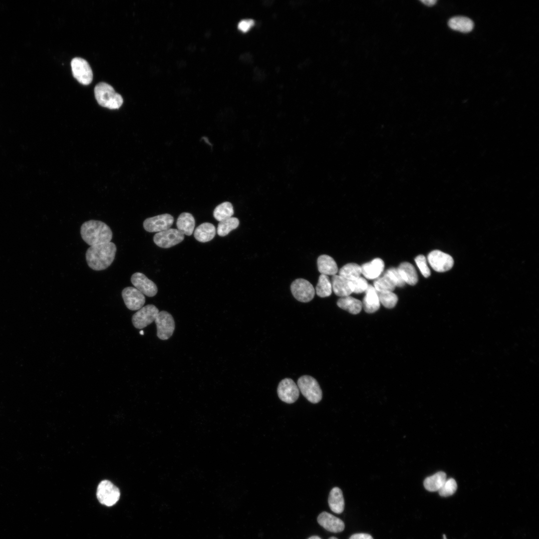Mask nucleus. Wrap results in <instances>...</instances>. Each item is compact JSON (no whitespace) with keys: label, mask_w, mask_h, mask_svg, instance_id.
<instances>
[{"label":"nucleus","mask_w":539,"mask_h":539,"mask_svg":"<svg viewBox=\"0 0 539 539\" xmlns=\"http://www.w3.org/2000/svg\"><path fill=\"white\" fill-rule=\"evenodd\" d=\"M184 239L183 234L178 229L172 228L157 233L153 237L154 243L162 248L173 247L182 242Z\"/></svg>","instance_id":"8"},{"label":"nucleus","mask_w":539,"mask_h":539,"mask_svg":"<svg viewBox=\"0 0 539 539\" xmlns=\"http://www.w3.org/2000/svg\"><path fill=\"white\" fill-rule=\"evenodd\" d=\"M384 275L387 276L395 286L403 287L405 284L397 269L393 268L389 269L385 272Z\"/></svg>","instance_id":"36"},{"label":"nucleus","mask_w":539,"mask_h":539,"mask_svg":"<svg viewBox=\"0 0 539 539\" xmlns=\"http://www.w3.org/2000/svg\"><path fill=\"white\" fill-rule=\"evenodd\" d=\"M216 234V228L213 224L204 223L196 228L194 236L198 241L206 243L211 241L215 237Z\"/></svg>","instance_id":"20"},{"label":"nucleus","mask_w":539,"mask_h":539,"mask_svg":"<svg viewBox=\"0 0 539 539\" xmlns=\"http://www.w3.org/2000/svg\"><path fill=\"white\" fill-rule=\"evenodd\" d=\"M144 331H143V330H141V331H140V334H141V335H143V334H144Z\"/></svg>","instance_id":"43"},{"label":"nucleus","mask_w":539,"mask_h":539,"mask_svg":"<svg viewBox=\"0 0 539 539\" xmlns=\"http://www.w3.org/2000/svg\"><path fill=\"white\" fill-rule=\"evenodd\" d=\"M365 295L362 302V307L365 311L368 313L375 312L380 307V301L377 291L374 286L368 285L366 290Z\"/></svg>","instance_id":"18"},{"label":"nucleus","mask_w":539,"mask_h":539,"mask_svg":"<svg viewBox=\"0 0 539 539\" xmlns=\"http://www.w3.org/2000/svg\"><path fill=\"white\" fill-rule=\"evenodd\" d=\"M328 539H338L337 538H336V537H331L329 538Z\"/></svg>","instance_id":"42"},{"label":"nucleus","mask_w":539,"mask_h":539,"mask_svg":"<svg viewBox=\"0 0 539 539\" xmlns=\"http://www.w3.org/2000/svg\"><path fill=\"white\" fill-rule=\"evenodd\" d=\"M395 285L386 275L376 278L374 281V287L377 292L392 291Z\"/></svg>","instance_id":"33"},{"label":"nucleus","mask_w":539,"mask_h":539,"mask_svg":"<svg viewBox=\"0 0 539 539\" xmlns=\"http://www.w3.org/2000/svg\"><path fill=\"white\" fill-rule=\"evenodd\" d=\"M380 303L386 308H392L396 305L398 297L392 291L377 292Z\"/></svg>","instance_id":"32"},{"label":"nucleus","mask_w":539,"mask_h":539,"mask_svg":"<svg viewBox=\"0 0 539 539\" xmlns=\"http://www.w3.org/2000/svg\"><path fill=\"white\" fill-rule=\"evenodd\" d=\"M159 312L154 305L148 304L143 306L132 316L134 326L138 329L146 327L155 320Z\"/></svg>","instance_id":"10"},{"label":"nucleus","mask_w":539,"mask_h":539,"mask_svg":"<svg viewBox=\"0 0 539 539\" xmlns=\"http://www.w3.org/2000/svg\"><path fill=\"white\" fill-rule=\"evenodd\" d=\"M384 268L383 261L380 258H376L361 266V273L367 279H376L382 273Z\"/></svg>","instance_id":"17"},{"label":"nucleus","mask_w":539,"mask_h":539,"mask_svg":"<svg viewBox=\"0 0 539 539\" xmlns=\"http://www.w3.org/2000/svg\"><path fill=\"white\" fill-rule=\"evenodd\" d=\"M448 23L451 29L462 32H469L474 27L473 21L468 17L462 16L451 18Z\"/></svg>","instance_id":"25"},{"label":"nucleus","mask_w":539,"mask_h":539,"mask_svg":"<svg viewBox=\"0 0 539 539\" xmlns=\"http://www.w3.org/2000/svg\"><path fill=\"white\" fill-rule=\"evenodd\" d=\"M337 305L353 314L359 313L362 307L361 301L350 296L340 298L337 301Z\"/></svg>","instance_id":"26"},{"label":"nucleus","mask_w":539,"mask_h":539,"mask_svg":"<svg viewBox=\"0 0 539 539\" xmlns=\"http://www.w3.org/2000/svg\"><path fill=\"white\" fill-rule=\"evenodd\" d=\"M80 234L83 240L90 246L109 243L112 239L110 228L98 220L85 222L81 226Z\"/></svg>","instance_id":"2"},{"label":"nucleus","mask_w":539,"mask_h":539,"mask_svg":"<svg viewBox=\"0 0 539 539\" xmlns=\"http://www.w3.org/2000/svg\"><path fill=\"white\" fill-rule=\"evenodd\" d=\"M234 211L232 204L229 202H223L218 205L214 209L213 216L215 219L221 222L232 217Z\"/></svg>","instance_id":"28"},{"label":"nucleus","mask_w":539,"mask_h":539,"mask_svg":"<svg viewBox=\"0 0 539 539\" xmlns=\"http://www.w3.org/2000/svg\"><path fill=\"white\" fill-rule=\"evenodd\" d=\"M397 270L405 283L411 285L417 283L418 280V275L414 267L411 264L408 262L402 263Z\"/></svg>","instance_id":"24"},{"label":"nucleus","mask_w":539,"mask_h":539,"mask_svg":"<svg viewBox=\"0 0 539 539\" xmlns=\"http://www.w3.org/2000/svg\"><path fill=\"white\" fill-rule=\"evenodd\" d=\"M307 539H321L320 537H319L318 536H311V537H309Z\"/></svg>","instance_id":"41"},{"label":"nucleus","mask_w":539,"mask_h":539,"mask_svg":"<svg viewBox=\"0 0 539 539\" xmlns=\"http://www.w3.org/2000/svg\"><path fill=\"white\" fill-rule=\"evenodd\" d=\"M73 77L80 83L88 85L92 81L93 73L88 62L80 57H75L71 62Z\"/></svg>","instance_id":"7"},{"label":"nucleus","mask_w":539,"mask_h":539,"mask_svg":"<svg viewBox=\"0 0 539 539\" xmlns=\"http://www.w3.org/2000/svg\"><path fill=\"white\" fill-rule=\"evenodd\" d=\"M317 521L320 526L332 533L341 532L345 528L344 523L340 519L326 512L321 513Z\"/></svg>","instance_id":"16"},{"label":"nucleus","mask_w":539,"mask_h":539,"mask_svg":"<svg viewBox=\"0 0 539 539\" xmlns=\"http://www.w3.org/2000/svg\"><path fill=\"white\" fill-rule=\"evenodd\" d=\"M332 284L328 275L321 274L319 277L315 291L320 297L329 296L332 293Z\"/></svg>","instance_id":"29"},{"label":"nucleus","mask_w":539,"mask_h":539,"mask_svg":"<svg viewBox=\"0 0 539 539\" xmlns=\"http://www.w3.org/2000/svg\"><path fill=\"white\" fill-rule=\"evenodd\" d=\"M174 221L172 215L164 214L145 219L143 227L148 232L158 233L170 228Z\"/></svg>","instance_id":"12"},{"label":"nucleus","mask_w":539,"mask_h":539,"mask_svg":"<svg viewBox=\"0 0 539 539\" xmlns=\"http://www.w3.org/2000/svg\"><path fill=\"white\" fill-rule=\"evenodd\" d=\"M415 261L422 274L425 277H428L431 274V272L427 266L425 257L421 255H418L415 259Z\"/></svg>","instance_id":"37"},{"label":"nucleus","mask_w":539,"mask_h":539,"mask_svg":"<svg viewBox=\"0 0 539 539\" xmlns=\"http://www.w3.org/2000/svg\"><path fill=\"white\" fill-rule=\"evenodd\" d=\"M157 335L161 340H167L173 334L175 327L172 315L166 311H159L155 319Z\"/></svg>","instance_id":"6"},{"label":"nucleus","mask_w":539,"mask_h":539,"mask_svg":"<svg viewBox=\"0 0 539 539\" xmlns=\"http://www.w3.org/2000/svg\"><path fill=\"white\" fill-rule=\"evenodd\" d=\"M349 281L352 292L355 293H361L365 292L369 285L367 280L361 276L353 280H349Z\"/></svg>","instance_id":"35"},{"label":"nucleus","mask_w":539,"mask_h":539,"mask_svg":"<svg viewBox=\"0 0 539 539\" xmlns=\"http://www.w3.org/2000/svg\"><path fill=\"white\" fill-rule=\"evenodd\" d=\"M338 273L340 276L348 280H352L360 276L361 269L357 264L349 263L343 266Z\"/></svg>","instance_id":"30"},{"label":"nucleus","mask_w":539,"mask_h":539,"mask_svg":"<svg viewBox=\"0 0 539 539\" xmlns=\"http://www.w3.org/2000/svg\"><path fill=\"white\" fill-rule=\"evenodd\" d=\"M328 503L330 510L336 514H341L344 509V500L342 492L338 487H334L330 491Z\"/></svg>","instance_id":"22"},{"label":"nucleus","mask_w":539,"mask_h":539,"mask_svg":"<svg viewBox=\"0 0 539 539\" xmlns=\"http://www.w3.org/2000/svg\"><path fill=\"white\" fill-rule=\"evenodd\" d=\"M297 386L302 394L310 402L317 403L321 400V389L313 377L309 375L301 376L297 381Z\"/></svg>","instance_id":"4"},{"label":"nucleus","mask_w":539,"mask_h":539,"mask_svg":"<svg viewBox=\"0 0 539 539\" xmlns=\"http://www.w3.org/2000/svg\"><path fill=\"white\" fill-rule=\"evenodd\" d=\"M255 24V21L252 19H243L241 20L238 25V28L242 32H247Z\"/></svg>","instance_id":"38"},{"label":"nucleus","mask_w":539,"mask_h":539,"mask_svg":"<svg viewBox=\"0 0 539 539\" xmlns=\"http://www.w3.org/2000/svg\"><path fill=\"white\" fill-rule=\"evenodd\" d=\"M94 94L98 103L110 109L120 108L123 102L121 95L116 92L112 86L105 82L98 83L94 88Z\"/></svg>","instance_id":"3"},{"label":"nucleus","mask_w":539,"mask_h":539,"mask_svg":"<svg viewBox=\"0 0 539 539\" xmlns=\"http://www.w3.org/2000/svg\"><path fill=\"white\" fill-rule=\"evenodd\" d=\"M428 261L432 269L437 272L450 270L454 265L453 258L439 250L431 252L428 255Z\"/></svg>","instance_id":"11"},{"label":"nucleus","mask_w":539,"mask_h":539,"mask_svg":"<svg viewBox=\"0 0 539 539\" xmlns=\"http://www.w3.org/2000/svg\"><path fill=\"white\" fill-rule=\"evenodd\" d=\"M122 296L126 307L131 310L140 309L145 302L144 295L134 287L124 288L122 291Z\"/></svg>","instance_id":"14"},{"label":"nucleus","mask_w":539,"mask_h":539,"mask_svg":"<svg viewBox=\"0 0 539 539\" xmlns=\"http://www.w3.org/2000/svg\"><path fill=\"white\" fill-rule=\"evenodd\" d=\"M176 226L177 229L182 234L191 236L194 232L195 226L194 217L189 213H182L177 220Z\"/></svg>","instance_id":"23"},{"label":"nucleus","mask_w":539,"mask_h":539,"mask_svg":"<svg viewBox=\"0 0 539 539\" xmlns=\"http://www.w3.org/2000/svg\"><path fill=\"white\" fill-rule=\"evenodd\" d=\"M131 281L135 287L144 295L152 297L157 293L158 288L156 284L141 272L133 273L131 277Z\"/></svg>","instance_id":"15"},{"label":"nucleus","mask_w":539,"mask_h":539,"mask_svg":"<svg viewBox=\"0 0 539 539\" xmlns=\"http://www.w3.org/2000/svg\"><path fill=\"white\" fill-rule=\"evenodd\" d=\"M118 488L108 480L102 481L97 489V498L99 502L106 506L115 504L120 498Z\"/></svg>","instance_id":"5"},{"label":"nucleus","mask_w":539,"mask_h":539,"mask_svg":"<svg viewBox=\"0 0 539 539\" xmlns=\"http://www.w3.org/2000/svg\"><path fill=\"white\" fill-rule=\"evenodd\" d=\"M239 220L235 217H231L229 219L219 222L217 232L219 236L224 237L233 230L237 228L239 225Z\"/></svg>","instance_id":"31"},{"label":"nucleus","mask_w":539,"mask_h":539,"mask_svg":"<svg viewBox=\"0 0 539 539\" xmlns=\"http://www.w3.org/2000/svg\"><path fill=\"white\" fill-rule=\"evenodd\" d=\"M291 293L298 301L307 302L311 300L315 295V289L311 283L303 278L294 280L290 286Z\"/></svg>","instance_id":"9"},{"label":"nucleus","mask_w":539,"mask_h":539,"mask_svg":"<svg viewBox=\"0 0 539 539\" xmlns=\"http://www.w3.org/2000/svg\"><path fill=\"white\" fill-rule=\"evenodd\" d=\"M457 488V485L456 481L453 478H450L446 479L438 492L441 496L446 497L454 494Z\"/></svg>","instance_id":"34"},{"label":"nucleus","mask_w":539,"mask_h":539,"mask_svg":"<svg viewBox=\"0 0 539 539\" xmlns=\"http://www.w3.org/2000/svg\"><path fill=\"white\" fill-rule=\"evenodd\" d=\"M277 392L279 399L288 404L295 402L299 394L297 385L290 378H285L279 382Z\"/></svg>","instance_id":"13"},{"label":"nucleus","mask_w":539,"mask_h":539,"mask_svg":"<svg viewBox=\"0 0 539 539\" xmlns=\"http://www.w3.org/2000/svg\"><path fill=\"white\" fill-rule=\"evenodd\" d=\"M446 479V474L444 472H438L426 478L424 481V486L428 491H438Z\"/></svg>","instance_id":"27"},{"label":"nucleus","mask_w":539,"mask_h":539,"mask_svg":"<svg viewBox=\"0 0 539 539\" xmlns=\"http://www.w3.org/2000/svg\"><path fill=\"white\" fill-rule=\"evenodd\" d=\"M331 282L333 291L337 296L342 297L349 296L352 293L349 280L339 275H332Z\"/></svg>","instance_id":"19"},{"label":"nucleus","mask_w":539,"mask_h":539,"mask_svg":"<svg viewBox=\"0 0 539 539\" xmlns=\"http://www.w3.org/2000/svg\"><path fill=\"white\" fill-rule=\"evenodd\" d=\"M349 539H373V538L367 534L358 533L352 535Z\"/></svg>","instance_id":"39"},{"label":"nucleus","mask_w":539,"mask_h":539,"mask_svg":"<svg viewBox=\"0 0 539 539\" xmlns=\"http://www.w3.org/2000/svg\"><path fill=\"white\" fill-rule=\"evenodd\" d=\"M114 243H107L90 246L85 254L88 266L95 270H102L113 263L116 253Z\"/></svg>","instance_id":"1"},{"label":"nucleus","mask_w":539,"mask_h":539,"mask_svg":"<svg viewBox=\"0 0 539 539\" xmlns=\"http://www.w3.org/2000/svg\"><path fill=\"white\" fill-rule=\"evenodd\" d=\"M421 1L428 6H432L436 2V0H422Z\"/></svg>","instance_id":"40"},{"label":"nucleus","mask_w":539,"mask_h":539,"mask_svg":"<svg viewBox=\"0 0 539 539\" xmlns=\"http://www.w3.org/2000/svg\"><path fill=\"white\" fill-rule=\"evenodd\" d=\"M319 272L322 274L333 275L338 271V267L334 259L328 255L320 256L317 260Z\"/></svg>","instance_id":"21"}]
</instances>
